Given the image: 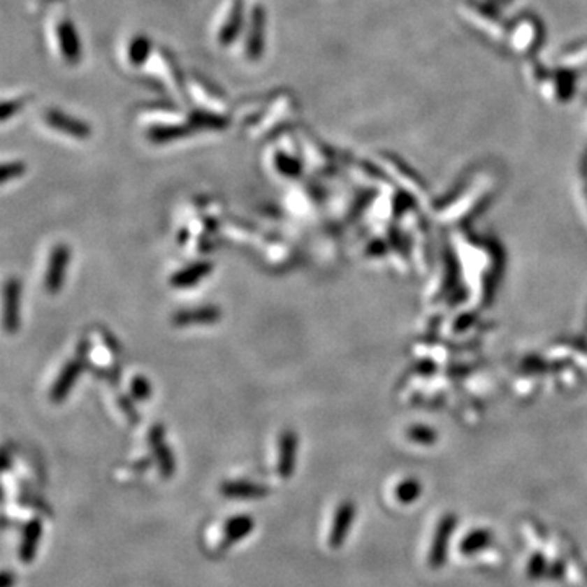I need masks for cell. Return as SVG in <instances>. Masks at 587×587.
I'll list each match as a JSON object with an SVG mask.
<instances>
[{"label":"cell","mask_w":587,"mask_h":587,"mask_svg":"<svg viewBox=\"0 0 587 587\" xmlns=\"http://www.w3.org/2000/svg\"><path fill=\"white\" fill-rule=\"evenodd\" d=\"M222 312L217 305H201L194 308H183L178 310L171 318L176 326H189V325H210L220 320Z\"/></svg>","instance_id":"4fadbf2b"},{"label":"cell","mask_w":587,"mask_h":587,"mask_svg":"<svg viewBox=\"0 0 587 587\" xmlns=\"http://www.w3.org/2000/svg\"><path fill=\"white\" fill-rule=\"evenodd\" d=\"M28 103V98L27 96H20V98H12V100H5L2 103V113H0V116H2V121H8L10 117L13 115H17V113L22 110V108Z\"/></svg>","instance_id":"4316f807"},{"label":"cell","mask_w":587,"mask_h":587,"mask_svg":"<svg viewBox=\"0 0 587 587\" xmlns=\"http://www.w3.org/2000/svg\"><path fill=\"white\" fill-rule=\"evenodd\" d=\"M43 537V521L39 517H33L24 523L22 542H20L18 556L23 565H31L34 558H36L39 542Z\"/></svg>","instance_id":"9a60e30c"},{"label":"cell","mask_w":587,"mask_h":587,"mask_svg":"<svg viewBox=\"0 0 587 587\" xmlns=\"http://www.w3.org/2000/svg\"><path fill=\"white\" fill-rule=\"evenodd\" d=\"M266 44V10L263 5L254 3L248 13L247 33H245V56L249 61L263 57Z\"/></svg>","instance_id":"7a4b0ae2"},{"label":"cell","mask_w":587,"mask_h":587,"mask_svg":"<svg viewBox=\"0 0 587 587\" xmlns=\"http://www.w3.org/2000/svg\"><path fill=\"white\" fill-rule=\"evenodd\" d=\"M131 395L132 398L137 401H145L150 398L152 395V385L150 382L147 380V377L136 375L131 382Z\"/></svg>","instance_id":"d4e9b609"},{"label":"cell","mask_w":587,"mask_h":587,"mask_svg":"<svg viewBox=\"0 0 587 587\" xmlns=\"http://www.w3.org/2000/svg\"><path fill=\"white\" fill-rule=\"evenodd\" d=\"M219 491L227 499H263L269 494V488L245 479H227L220 483Z\"/></svg>","instance_id":"2e32d148"},{"label":"cell","mask_w":587,"mask_h":587,"mask_svg":"<svg viewBox=\"0 0 587 587\" xmlns=\"http://www.w3.org/2000/svg\"><path fill=\"white\" fill-rule=\"evenodd\" d=\"M274 168L279 175L286 178H298L302 175V161L298 157H294L289 152L276 150L273 155Z\"/></svg>","instance_id":"603a6c76"},{"label":"cell","mask_w":587,"mask_h":587,"mask_svg":"<svg viewBox=\"0 0 587 587\" xmlns=\"http://www.w3.org/2000/svg\"><path fill=\"white\" fill-rule=\"evenodd\" d=\"M68 261H71V249L67 245L57 243L49 254L46 277H44V287L49 294H57L62 289Z\"/></svg>","instance_id":"52a82bcc"},{"label":"cell","mask_w":587,"mask_h":587,"mask_svg":"<svg viewBox=\"0 0 587 587\" xmlns=\"http://www.w3.org/2000/svg\"><path fill=\"white\" fill-rule=\"evenodd\" d=\"M52 36L59 54L68 64H77L82 57L80 38L73 27L72 20L67 15H61L52 23Z\"/></svg>","instance_id":"6da1fadb"},{"label":"cell","mask_w":587,"mask_h":587,"mask_svg":"<svg viewBox=\"0 0 587 587\" xmlns=\"http://www.w3.org/2000/svg\"><path fill=\"white\" fill-rule=\"evenodd\" d=\"M82 367H83V362H82V359H78V357H77V359L68 361L67 364L62 367V370L57 377L56 384L52 385L51 395H49L54 403H61V401L67 398L68 393H71L72 386L75 385L78 375H80Z\"/></svg>","instance_id":"ac0fdd59"},{"label":"cell","mask_w":587,"mask_h":587,"mask_svg":"<svg viewBox=\"0 0 587 587\" xmlns=\"http://www.w3.org/2000/svg\"><path fill=\"white\" fill-rule=\"evenodd\" d=\"M297 434L292 429L284 430L279 440V458H277V473L279 477L287 479L292 477L296 470V455H297Z\"/></svg>","instance_id":"e0dca14e"},{"label":"cell","mask_w":587,"mask_h":587,"mask_svg":"<svg viewBox=\"0 0 587 587\" xmlns=\"http://www.w3.org/2000/svg\"><path fill=\"white\" fill-rule=\"evenodd\" d=\"M15 584V574L8 570H3L2 577H0V586L2 587H13Z\"/></svg>","instance_id":"4dcf8cb0"},{"label":"cell","mask_w":587,"mask_h":587,"mask_svg":"<svg viewBox=\"0 0 587 587\" xmlns=\"http://www.w3.org/2000/svg\"><path fill=\"white\" fill-rule=\"evenodd\" d=\"M455 527H457V517L454 514H445V516L440 517L428 553V566L430 570H440L445 565V561H447L449 545L450 540H452Z\"/></svg>","instance_id":"277c9868"},{"label":"cell","mask_w":587,"mask_h":587,"mask_svg":"<svg viewBox=\"0 0 587 587\" xmlns=\"http://www.w3.org/2000/svg\"><path fill=\"white\" fill-rule=\"evenodd\" d=\"M254 528V519L249 514H238L227 519L224 526L222 540L219 543L220 550H229L235 543L242 542L245 537H248Z\"/></svg>","instance_id":"7c38bea8"},{"label":"cell","mask_w":587,"mask_h":587,"mask_svg":"<svg viewBox=\"0 0 587 587\" xmlns=\"http://www.w3.org/2000/svg\"><path fill=\"white\" fill-rule=\"evenodd\" d=\"M491 543L493 532L489 528H474L460 542V551L463 555H477V553L486 550Z\"/></svg>","instance_id":"7402d4cb"},{"label":"cell","mask_w":587,"mask_h":587,"mask_svg":"<svg viewBox=\"0 0 587 587\" xmlns=\"http://www.w3.org/2000/svg\"><path fill=\"white\" fill-rule=\"evenodd\" d=\"M354 519L356 504L352 501H342L340 506L336 507L335 517H333V523L330 528V535H328V545H330V548H333V550H340V548L345 545L352 523H354Z\"/></svg>","instance_id":"ba28073f"},{"label":"cell","mask_w":587,"mask_h":587,"mask_svg":"<svg viewBox=\"0 0 587 587\" xmlns=\"http://www.w3.org/2000/svg\"><path fill=\"white\" fill-rule=\"evenodd\" d=\"M188 88L191 98H194L199 105L209 108V110L219 111L220 108H224L229 103L227 95H225L224 90H220L214 82H210L209 78H205L203 73L199 72L189 73Z\"/></svg>","instance_id":"5b68a950"},{"label":"cell","mask_w":587,"mask_h":587,"mask_svg":"<svg viewBox=\"0 0 587 587\" xmlns=\"http://www.w3.org/2000/svg\"><path fill=\"white\" fill-rule=\"evenodd\" d=\"M119 403H121V408L126 411V414L129 416V419L132 421V423H137V411L134 410V406L131 405L129 398H126V396H121Z\"/></svg>","instance_id":"f546056e"},{"label":"cell","mask_w":587,"mask_h":587,"mask_svg":"<svg viewBox=\"0 0 587 587\" xmlns=\"http://www.w3.org/2000/svg\"><path fill=\"white\" fill-rule=\"evenodd\" d=\"M24 171H27V166H24L23 161H18V160L8 161V164H5L2 166V176H0V181H2L3 184L8 183L10 180L20 178Z\"/></svg>","instance_id":"484cf974"},{"label":"cell","mask_w":587,"mask_h":587,"mask_svg":"<svg viewBox=\"0 0 587 587\" xmlns=\"http://www.w3.org/2000/svg\"><path fill=\"white\" fill-rule=\"evenodd\" d=\"M154 44L147 34H136L129 39L126 46V59L132 67H142L150 61L154 54Z\"/></svg>","instance_id":"44dd1931"},{"label":"cell","mask_w":587,"mask_h":587,"mask_svg":"<svg viewBox=\"0 0 587 587\" xmlns=\"http://www.w3.org/2000/svg\"><path fill=\"white\" fill-rule=\"evenodd\" d=\"M196 132L188 122L180 124V122H161V124H154L147 131V139L154 144H166V142H173L183 137H188Z\"/></svg>","instance_id":"ffe728a7"},{"label":"cell","mask_w":587,"mask_h":587,"mask_svg":"<svg viewBox=\"0 0 587 587\" xmlns=\"http://www.w3.org/2000/svg\"><path fill=\"white\" fill-rule=\"evenodd\" d=\"M154 59H155V62L159 64L160 77H161L160 80H165L166 83H168L171 92H173L181 101L191 103L193 98H191V93L188 88V80H186L183 72H181V68L178 66V62H176V59L173 57V54L165 48H157Z\"/></svg>","instance_id":"3957f363"},{"label":"cell","mask_w":587,"mask_h":587,"mask_svg":"<svg viewBox=\"0 0 587 587\" xmlns=\"http://www.w3.org/2000/svg\"><path fill=\"white\" fill-rule=\"evenodd\" d=\"M245 27V2L243 0H232L222 23L217 29V43L220 46L227 48L237 41Z\"/></svg>","instance_id":"9c48e42d"},{"label":"cell","mask_w":587,"mask_h":587,"mask_svg":"<svg viewBox=\"0 0 587 587\" xmlns=\"http://www.w3.org/2000/svg\"><path fill=\"white\" fill-rule=\"evenodd\" d=\"M396 498H398L400 502H405V504L416 501V499L419 498V484H416L414 481H410L406 484L403 483L398 489H396Z\"/></svg>","instance_id":"83f0119b"},{"label":"cell","mask_w":587,"mask_h":587,"mask_svg":"<svg viewBox=\"0 0 587 587\" xmlns=\"http://www.w3.org/2000/svg\"><path fill=\"white\" fill-rule=\"evenodd\" d=\"M188 124L198 131H224L230 126V117L209 108H193L188 113Z\"/></svg>","instance_id":"5bb4252c"},{"label":"cell","mask_w":587,"mask_h":587,"mask_svg":"<svg viewBox=\"0 0 587 587\" xmlns=\"http://www.w3.org/2000/svg\"><path fill=\"white\" fill-rule=\"evenodd\" d=\"M546 570L548 563L546 558L542 555V553H533L530 560L527 563V576L530 579H542V577H546Z\"/></svg>","instance_id":"cb8c5ba5"},{"label":"cell","mask_w":587,"mask_h":587,"mask_svg":"<svg viewBox=\"0 0 587 587\" xmlns=\"http://www.w3.org/2000/svg\"><path fill=\"white\" fill-rule=\"evenodd\" d=\"M565 576V565L561 561H553L548 565L546 577L551 581H560Z\"/></svg>","instance_id":"f1b7e54d"},{"label":"cell","mask_w":587,"mask_h":587,"mask_svg":"<svg viewBox=\"0 0 587 587\" xmlns=\"http://www.w3.org/2000/svg\"><path fill=\"white\" fill-rule=\"evenodd\" d=\"M212 268L214 264L210 261H205V259L191 263L183 269H180V271H176L173 276H171L170 284L175 289H189L196 286V284H199L204 277H208L210 271H212Z\"/></svg>","instance_id":"d6986e66"},{"label":"cell","mask_w":587,"mask_h":587,"mask_svg":"<svg viewBox=\"0 0 587 587\" xmlns=\"http://www.w3.org/2000/svg\"><path fill=\"white\" fill-rule=\"evenodd\" d=\"M43 117L51 129H56L61 134L73 137V139H88L92 136L90 126L85 121L75 119L73 116L57 110V108H48Z\"/></svg>","instance_id":"8992f818"},{"label":"cell","mask_w":587,"mask_h":587,"mask_svg":"<svg viewBox=\"0 0 587 587\" xmlns=\"http://www.w3.org/2000/svg\"><path fill=\"white\" fill-rule=\"evenodd\" d=\"M149 444L154 454L155 462L160 468V474L164 478H171L175 474V458L173 452L165 444V428L164 424H154L149 430Z\"/></svg>","instance_id":"30bf717a"},{"label":"cell","mask_w":587,"mask_h":587,"mask_svg":"<svg viewBox=\"0 0 587 587\" xmlns=\"http://www.w3.org/2000/svg\"><path fill=\"white\" fill-rule=\"evenodd\" d=\"M20 296H22V282L17 277L8 279L3 291V325L8 333H17L20 326Z\"/></svg>","instance_id":"8fae6325"}]
</instances>
